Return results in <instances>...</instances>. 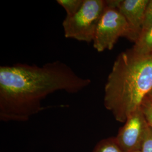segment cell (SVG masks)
I'll use <instances>...</instances> for the list:
<instances>
[{
  "label": "cell",
  "mask_w": 152,
  "mask_h": 152,
  "mask_svg": "<svg viewBox=\"0 0 152 152\" xmlns=\"http://www.w3.org/2000/svg\"><path fill=\"white\" fill-rule=\"evenodd\" d=\"M91 83L60 60L42 66L18 63L0 66V120L25 122L44 108L42 101L58 91L76 94Z\"/></svg>",
  "instance_id": "6da1fadb"
},
{
  "label": "cell",
  "mask_w": 152,
  "mask_h": 152,
  "mask_svg": "<svg viewBox=\"0 0 152 152\" xmlns=\"http://www.w3.org/2000/svg\"><path fill=\"white\" fill-rule=\"evenodd\" d=\"M152 88V55L141 56L132 49L123 51L114 61L104 87V104L121 123L140 108Z\"/></svg>",
  "instance_id": "7a4b0ae2"
},
{
  "label": "cell",
  "mask_w": 152,
  "mask_h": 152,
  "mask_svg": "<svg viewBox=\"0 0 152 152\" xmlns=\"http://www.w3.org/2000/svg\"><path fill=\"white\" fill-rule=\"evenodd\" d=\"M106 6L103 0H83L80 9L72 16H66L63 22L64 36L90 43Z\"/></svg>",
  "instance_id": "3957f363"
},
{
  "label": "cell",
  "mask_w": 152,
  "mask_h": 152,
  "mask_svg": "<svg viewBox=\"0 0 152 152\" xmlns=\"http://www.w3.org/2000/svg\"><path fill=\"white\" fill-rule=\"evenodd\" d=\"M133 41L130 28L118 9L106 5L98 22L93 39V46L98 52L111 50L120 37Z\"/></svg>",
  "instance_id": "277c9868"
},
{
  "label": "cell",
  "mask_w": 152,
  "mask_h": 152,
  "mask_svg": "<svg viewBox=\"0 0 152 152\" xmlns=\"http://www.w3.org/2000/svg\"><path fill=\"white\" fill-rule=\"evenodd\" d=\"M147 126L148 124L141 108L129 116L115 137L123 152L140 151Z\"/></svg>",
  "instance_id": "5b68a950"
},
{
  "label": "cell",
  "mask_w": 152,
  "mask_h": 152,
  "mask_svg": "<svg viewBox=\"0 0 152 152\" xmlns=\"http://www.w3.org/2000/svg\"><path fill=\"white\" fill-rule=\"evenodd\" d=\"M149 0L106 1V5L115 7L128 23L135 42L142 28L145 10Z\"/></svg>",
  "instance_id": "8992f818"
},
{
  "label": "cell",
  "mask_w": 152,
  "mask_h": 152,
  "mask_svg": "<svg viewBox=\"0 0 152 152\" xmlns=\"http://www.w3.org/2000/svg\"><path fill=\"white\" fill-rule=\"evenodd\" d=\"M131 49L138 55H152V26L140 33Z\"/></svg>",
  "instance_id": "52a82bcc"
},
{
  "label": "cell",
  "mask_w": 152,
  "mask_h": 152,
  "mask_svg": "<svg viewBox=\"0 0 152 152\" xmlns=\"http://www.w3.org/2000/svg\"><path fill=\"white\" fill-rule=\"evenodd\" d=\"M92 152H124L115 137L105 138L98 142Z\"/></svg>",
  "instance_id": "ba28073f"
},
{
  "label": "cell",
  "mask_w": 152,
  "mask_h": 152,
  "mask_svg": "<svg viewBox=\"0 0 152 152\" xmlns=\"http://www.w3.org/2000/svg\"><path fill=\"white\" fill-rule=\"evenodd\" d=\"M56 2L64 9L66 16H72L80 9L83 0H57Z\"/></svg>",
  "instance_id": "9c48e42d"
},
{
  "label": "cell",
  "mask_w": 152,
  "mask_h": 152,
  "mask_svg": "<svg viewBox=\"0 0 152 152\" xmlns=\"http://www.w3.org/2000/svg\"><path fill=\"white\" fill-rule=\"evenodd\" d=\"M140 151L152 152V129L148 125L144 132Z\"/></svg>",
  "instance_id": "30bf717a"
},
{
  "label": "cell",
  "mask_w": 152,
  "mask_h": 152,
  "mask_svg": "<svg viewBox=\"0 0 152 152\" xmlns=\"http://www.w3.org/2000/svg\"><path fill=\"white\" fill-rule=\"evenodd\" d=\"M140 108L148 125L152 129V102L145 97L142 101Z\"/></svg>",
  "instance_id": "8fae6325"
},
{
  "label": "cell",
  "mask_w": 152,
  "mask_h": 152,
  "mask_svg": "<svg viewBox=\"0 0 152 152\" xmlns=\"http://www.w3.org/2000/svg\"><path fill=\"white\" fill-rule=\"evenodd\" d=\"M151 26H152V0H149L145 10L141 32Z\"/></svg>",
  "instance_id": "7c38bea8"
},
{
  "label": "cell",
  "mask_w": 152,
  "mask_h": 152,
  "mask_svg": "<svg viewBox=\"0 0 152 152\" xmlns=\"http://www.w3.org/2000/svg\"><path fill=\"white\" fill-rule=\"evenodd\" d=\"M146 98H147L149 101H151V102H152V88L151 89V90L149 91V92Z\"/></svg>",
  "instance_id": "4fadbf2b"
},
{
  "label": "cell",
  "mask_w": 152,
  "mask_h": 152,
  "mask_svg": "<svg viewBox=\"0 0 152 152\" xmlns=\"http://www.w3.org/2000/svg\"><path fill=\"white\" fill-rule=\"evenodd\" d=\"M141 152L140 151H135V152Z\"/></svg>",
  "instance_id": "5bb4252c"
}]
</instances>
